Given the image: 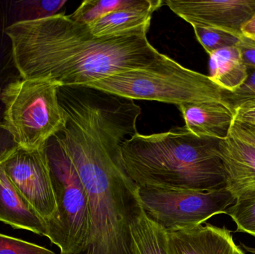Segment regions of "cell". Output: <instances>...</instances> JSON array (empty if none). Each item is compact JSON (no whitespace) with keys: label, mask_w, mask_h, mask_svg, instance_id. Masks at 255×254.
<instances>
[{"label":"cell","mask_w":255,"mask_h":254,"mask_svg":"<svg viewBox=\"0 0 255 254\" xmlns=\"http://www.w3.org/2000/svg\"><path fill=\"white\" fill-rule=\"evenodd\" d=\"M136 133L127 115L97 107L69 114L54 136L88 197L91 235L82 254H133L130 224L140 202L139 187L124 167L122 145Z\"/></svg>","instance_id":"obj_1"},{"label":"cell","mask_w":255,"mask_h":254,"mask_svg":"<svg viewBox=\"0 0 255 254\" xmlns=\"http://www.w3.org/2000/svg\"><path fill=\"white\" fill-rule=\"evenodd\" d=\"M151 22L116 35L96 37L89 25L58 14L7 25L13 64L22 79L85 86L93 81L160 64L166 55L147 38Z\"/></svg>","instance_id":"obj_2"},{"label":"cell","mask_w":255,"mask_h":254,"mask_svg":"<svg viewBox=\"0 0 255 254\" xmlns=\"http://www.w3.org/2000/svg\"><path fill=\"white\" fill-rule=\"evenodd\" d=\"M219 142L198 137L185 126L150 135L136 133L123 143V161L138 187L223 189L226 178Z\"/></svg>","instance_id":"obj_3"},{"label":"cell","mask_w":255,"mask_h":254,"mask_svg":"<svg viewBox=\"0 0 255 254\" xmlns=\"http://www.w3.org/2000/svg\"><path fill=\"white\" fill-rule=\"evenodd\" d=\"M85 86L128 99L160 101L177 107L214 101L231 107L226 100L229 92L209 76L186 68L168 56L154 67L117 73Z\"/></svg>","instance_id":"obj_4"},{"label":"cell","mask_w":255,"mask_h":254,"mask_svg":"<svg viewBox=\"0 0 255 254\" xmlns=\"http://www.w3.org/2000/svg\"><path fill=\"white\" fill-rule=\"evenodd\" d=\"M59 86L44 79H22L1 89L0 128L16 146L43 149L51 137L65 127V113L58 101Z\"/></svg>","instance_id":"obj_5"},{"label":"cell","mask_w":255,"mask_h":254,"mask_svg":"<svg viewBox=\"0 0 255 254\" xmlns=\"http://www.w3.org/2000/svg\"><path fill=\"white\" fill-rule=\"evenodd\" d=\"M50 169L58 219L49 234L51 243L61 254H82L91 235L88 197L76 169L54 137L44 146Z\"/></svg>","instance_id":"obj_6"},{"label":"cell","mask_w":255,"mask_h":254,"mask_svg":"<svg viewBox=\"0 0 255 254\" xmlns=\"http://www.w3.org/2000/svg\"><path fill=\"white\" fill-rule=\"evenodd\" d=\"M139 202L153 222L169 232L202 225L236 202L226 188L214 190L139 187Z\"/></svg>","instance_id":"obj_7"},{"label":"cell","mask_w":255,"mask_h":254,"mask_svg":"<svg viewBox=\"0 0 255 254\" xmlns=\"http://www.w3.org/2000/svg\"><path fill=\"white\" fill-rule=\"evenodd\" d=\"M0 169L45 221L48 238L58 222V210L44 147L27 149L15 146L0 158Z\"/></svg>","instance_id":"obj_8"},{"label":"cell","mask_w":255,"mask_h":254,"mask_svg":"<svg viewBox=\"0 0 255 254\" xmlns=\"http://www.w3.org/2000/svg\"><path fill=\"white\" fill-rule=\"evenodd\" d=\"M165 4L192 26L216 28L242 37L241 28L255 14V0H167Z\"/></svg>","instance_id":"obj_9"},{"label":"cell","mask_w":255,"mask_h":254,"mask_svg":"<svg viewBox=\"0 0 255 254\" xmlns=\"http://www.w3.org/2000/svg\"><path fill=\"white\" fill-rule=\"evenodd\" d=\"M169 254H247L226 226L211 224L168 233Z\"/></svg>","instance_id":"obj_10"},{"label":"cell","mask_w":255,"mask_h":254,"mask_svg":"<svg viewBox=\"0 0 255 254\" xmlns=\"http://www.w3.org/2000/svg\"><path fill=\"white\" fill-rule=\"evenodd\" d=\"M227 190L235 199L255 197V148L229 136L219 142Z\"/></svg>","instance_id":"obj_11"},{"label":"cell","mask_w":255,"mask_h":254,"mask_svg":"<svg viewBox=\"0 0 255 254\" xmlns=\"http://www.w3.org/2000/svg\"><path fill=\"white\" fill-rule=\"evenodd\" d=\"M184 118V126L198 137L223 140L230 136L235 112L222 103L185 104L178 106Z\"/></svg>","instance_id":"obj_12"},{"label":"cell","mask_w":255,"mask_h":254,"mask_svg":"<svg viewBox=\"0 0 255 254\" xmlns=\"http://www.w3.org/2000/svg\"><path fill=\"white\" fill-rule=\"evenodd\" d=\"M0 222L14 229L47 237L45 221L20 195L0 169Z\"/></svg>","instance_id":"obj_13"},{"label":"cell","mask_w":255,"mask_h":254,"mask_svg":"<svg viewBox=\"0 0 255 254\" xmlns=\"http://www.w3.org/2000/svg\"><path fill=\"white\" fill-rule=\"evenodd\" d=\"M161 0H138L133 5L119 9L90 24L96 37H108L130 31L151 22L153 13L163 5Z\"/></svg>","instance_id":"obj_14"},{"label":"cell","mask_w":255,"mask_h":254,"mask_svg":"<svg viewBox=\"0 0 255 254\" xmlns=\"http://www.w3.org/2000/svg\"><path fill=\"white\" fill-rule=\"evenodd\" d=\"M209 77L229 92L236 91L248 77V69L238 46L225 48L209 55Z\"/></svg>","instance_id":"obj_15"},{"label":"cell","mask_w":255,"mask_h":254,"mask_svg":"<svg viewBox=\"0 0 255 254\" xmlns=\"http://www.w3.org/2000/svg\"><path fill=\"white\" fill-rule=\"evenodd\" d=\"M133 254H169L168 232L139 206L130 224Z\"/></svg>","instance_id":"obj_16"},{"label":"cell","mask_w":255,"mask_h":254,"mask_svg":"<svg viewBox=\"0 0 255 254\" xmlns=\"http://www.w3.org/2000/svg\"><path fill=\"white\" fill-rule=\"evenodd\" d=\"M66 0L55 1H15L10 2L9 9L10 24L29 22L58 14V11L65 5Z\"/></svg>","instance_id":"obj_17"},{"label":"cell","mask_w":255,"mask_h":254,"mask_svg":"<svg viewBox=\"0 0 255 254\" xmlns=\"http://www.w3.org/2000/svg\"><path fill=\"white\" fill-rule=\"evenodd\" d=\"M138 0H87L70 15L74 20L89 25L111 12L133 5Z\"/></svg>","instance_id":"obj_18"},{"label":"cell","mask_w":255,"mask_h":254,"mask_svg":"<svg viewBox=\"0 0 255 254\" xmlns=\"http://www.w3.org/2000/svg\"><path fill=\"white\" fill-rule=\"evenodd\" d=\"M196 38L208 55L239 44L241 37L216 28L193 26Z\"/></svg>","instance_id":"obj_19"},{"label":"cell","mask_w":255,"mask_h":254,"mask_svg":"<svg viewBox=\"0 0 255 254\" xmlns=\"http://www.w3.org/2000/svg\"><path fill=\"white\" fill-rule=\"evenodd\" d=\"M236 225L235 233H244L255 237V197L237 200L226 210Z\"/></svg>","instance_id":"obj_20"},{"label":"cell","mask_w":255,"mask_h":254,"mask_svg":"<svg viewBox=\"0 0 255 254\" xmlns=\"http://www.w3.org/2000/svg\"><path fill=\"white\" fill-rule=\"evenodd\" d=\"M0 254H55L43 246L0 234Z\"/></svg>","instance_id":"obj_21"},{"label":"cell","mask_w":255,"mask_h":254,"mask_svg":"<svg viewBox=\"0 0 255 254\" xmlns=\"http://www.w3.org/2000/svg\"><path fill=\"white\" fill-rule=\"evenodd\" d=\"M255 99V70H248V77L241 87L233 92H228L226 101L232 110L243 103Z\"/></svg>","instance_id":"obj_22"},{"label":"cell","mask_w":255,"mask_h":254,"mask_svg":"<svg viewBox=\"0 0 255 254\" xmlns=\"http://www.w3.org/2000/svg\"><path fill=\"white\" fill-rule=\"evenodd\" d=\"M230 136L255 148V122L234 119Z\"/></svg>","instance_id":"obj_23"},{"label":"cell","mask_w":255,"mask_h":254,"mask_svg":"<svg viewBox=\"0 0 255 254\" xmlns=\"http://www.w3.org/2000/svg\"><path fill=\"white\" fill-rule=\"evenodd\" d=\"M244 64L249 70H255V45L249 43L241 37L238 45Z\"/></svg>","instance_id":"obj_24"},{"label":"cell","mask_w":255,"mask_h":254,"mask_svg":"<svg viewBox=\"0 0 255 254\" xmlns=\"http://www.w3.org/2000/svg\"><path fill=\"white\" fill-rule=\"evenodd\" d=\"M234 112L235 119L255 122V99L243 103Z\"/></svg>","instance_id":"obj_25"},{"label":"cell","mask_w":255,"mask_h":254,"mask_svg":"<svg viewBox=\"0 0 255 254\" xmlns=\"http://www.w3.org/2000/svg\"><path fill=\"white\" fill-rule=\"evenodd\" d=\"M1 119H2V112L0 108V122ZM15 146L16 145L13 143L10 136L5 131L0 128V158Z\"/></svg>","instance_id":"obj_26"},{"label":"cell","mask_w":255,"mask_h":254,"mask_svg":"<svg viewBox=\"0 0 255 254\" xmlns=\"http://www.w3.org/2000/svg\"><path fill=\"white\" fill-rule=\"evenodd\" d=\"M241 34L244 40L255 45V14L243 25Z\"/></svg>","instance_id":"obj_27"},{"label":"cell","mask_w":255,"mask_h":254,"mask_svg":"<svg viewBox=\"0 0 255 254\" xmlns=\"http://www.w3.org/2000/svg\"><path fill=\"white\" fill-rule=\"evenodd\" d=\"M240 246L247 253L255 254V247L247 246V245L244 244V243H240Z\"/></svg>","instance_id":"obj_28"},{"label":"cell","mask_w":255,"mask_h":254,"mask_svg":"<svg viewBox=\"0 0 255 254\" xmlns=\"http://www.w3.org/2000/svg\"></svg>","instance_id":"obj_29"}]
</instances>
